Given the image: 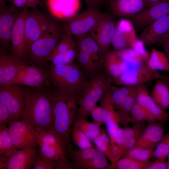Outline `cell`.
I'll return each instance as SVG.
<instances>
[{
	"label": "cell",
	"instance_id": "ffe728a7",
	"mask_svg": "<svg viewBox=\"0 0 169 169\" xmlns=\"http://www.w3.org/2000/svg\"><path fill=\"white\" fill-rule=\"evenodd\" d=\"M169 13V0H161L154 5L130 16L138 28H144L155 21Z\"/></svg>",
	"mask_w": 169,
	"mask_h": 169
},
{
	"label": "cell",
	"instance_id": "11a10c76",
	"mask_svg": "<svg viewBox=\"0 0 169 169\" xmlns=\"http://www.w3.org/2000/svg\"><path fill=\"white\" fill-rule=\"evenodd\" d=\"M168 156V161H167V169H169V155Z\"/></svg>",
	"mask_w": 169,
	"mask_h": 169
},
{
	"label": "cell",
	"instance_id": "e0dca14e",
	"mask_svg": "<svg viewBox=\"0 0 169 169\" xmlns=\"http://www.w3.org/2000/svg\"><path fill=\"white\" fill-rule=\"evenodd\" d=\"M28 8L23 9L18 15L11 35L12 53L16 58L26 61L28 46L25 21Z\"/></svg>",
	"mask_w": 169,
	"mask_h": 169
},
{
	"label": "cell",
	"instance_id": "8fae6325",
	"mask_svg": "<svg viewBox=\"0 0 169 169\" xmlns=\"http://www.w3.org/2000/svg\"><path fill=\"white\" fill-rule=\"evenodd\" d=\"M56 22L51 17L36 8L28 9L25 21L28 48L33 42L46 34Z\"/></svg>",
	"mask_w": 169,
	"mask_h": 169
},
{
	"label": "cell",
	"instance_id": "c3c4849f",
	"mask_svg": "<svg viewBox=\"0 0 169 169\" xmlns=\"http://www.w3.org/2000/svg\"><path fill=\"white\" fill-rule=\"evenodd\" d=\"M28 0H8L13 5L18 8H22L23 9L28 8L27 3Z\"/></svg>",
	"mask_w": 169,
	"mask_h": 169
},
{
	"label": "cell",
	"instance_id": "d6986e66",
	"mask_svg": "<svg viewBox=\"0 0 169 169\" xmlns=\"http://www.w3.org/2000/svg\"><path fill=\"white\" fill-rule=\"evenodd\" d=\"M137 39L133 24L129 20L122 19L116 24L111 42L115 50L132 49Z\"/></svg>",
	"mask_w": 169,
	"mask_h": 169
},
{
	"label": "cell",
	"instance_id": "f5cc1de1",
	"mask_svg": "<svg viewBox=\"0 0 169 169\" xmlns=\"http://www.w3.org/2000/svg\"><path fill=\"white\" fill-rule=\"evenodd\" d=\"M161 79H163L166 83L169 88V74L167 75L163 74Z\"/></svg>",
	"mask_w": 169,
	"mask_h": 169
},
{
	"label": "cell",
	"instance_id": "52a82bcc",
	"mask_svg": "<svg viewBox=\"0 0 169 169\" xmlns=\"http://www.w3.org/2000/svg\"><path fill=\"white\" fill-rule=\"evenodd\" d=\"M37 132V142L39 153L41 155L54 161L69 157L67 149L70 144H68L52 128Z\"/></svg>",
	"mask_w": 169,
	"mask_h": 169
},
{
	"label": "cell",
	"instance_id": "7dc6e473",
	"mask_svg": "<svg viewBox=\"0 0 169 169\" xmlns=\"http://www.w3.org/2000/svg\"><path fill=\"white\" fill-rule=\"evenodd\" d=\"M160 43L163 48L164 53L169 59V32L164 37Z\"/></svg>",
	"mask_w": 169,
	"mask_h": 169
},
{
	"label": "cell",
	"instance_id": "d4e9b609",
	"mask_svg": "<svg viewBox=\"0 0 169 169\" xmlns=\"http://www.w3.org/2000/svg\"><path fill=\"white\" fill-rule=\"evenodd\" d=\"M110 3L111 11L117 17L130 16L146 8L145 0H111Z\"/></svg>",
	"mask_w": 169,
	"mask_h": 169
},
{
	"label": "cell",
	"instance_id": "f907efd6",
	"mask_svg": "<svg viewBox=\"0 0 169 169\" xmlns=\"http://www.w3.org/2000/svg\"><path fill=\"white\" fill-rule=\"evenodd\" d=\"M40 0H28L27 7L34 9L36 8L38 5L40 4Z\"/></svg>",
	"mask_w": 169,
	"mask_h": 169
},
{
	"label": "cell",
	"instance_id": "6f0895ef",
	"mask_svg": "<svg viewBox=\"0 0 169 169\" xmlns=\"http://www.w3.org/2000/svg\"><path fill=\"white\" fill-rule=\"evenodd\" d=\"M43 0L45 1L46 0Z\"/></svg>",
	"mask_w": 169,
	"mask_h": 169
},
{
	"label": "cell",
	"instance_id": "603a6c76",
	"mask_svg": "<svg viewBox=\"0 0 169 169\" xmlns=\"http://www.w3.org/2000/svg\"><path fill=\"white\" fill-rule=\"evenodd\" d=\"M28 63L26 61L16 58L12 53L0 52V86L8 84L21 68Z\"/></svg>",
	"mask_w": 169,
	"mask_h": 169
},
{
	"label": "cell",
	"instance_id": "db71d44e",
	"mask_svg": "<svg viewBox=\"0 0 169 169\" xmlns=\"http://www.w3.org/2000/svg\"><path fill=\"white\" fill-rule=\"evenodd\" d=\"M8 0H0V6H2L7 4Z\"/></svg>",
	"mask_w": 169,
	"mask_h": 169
},
{
	"label": "cell",
	"instance_id": "9a60e30c",
	"mask_svg": "<svg viewBox=\"0 0 169 169\" xmlns=\"http://www.w3.org/2000/svg\"><path fill=\"white\" fill-rule=\"evenodd\" d=\"M163 74L151 69L146 62L124 71L113 82L118 85H137L151 80L161 79Z\"/></svg>",
	"mask_w": 169,
	"mask_h": 169
},
{
	"label": "cell",
	"instance_id": "d6a6232c",
	"mask_svg": "<svg viewBox=\"0 0 169 169\" xmlns=\"http://www.w3.org/2000/svg\"><path fill=\"white\" fill-rule=\"evenodd\" d=\"M136 86L126 85L118 87L111 85L110 90L112 101L116 110L119 109L125 99Z\"/></svg>",
	"mask_w": 169,
	"mask_h": 169
},
{
	"label": "cell",
	"instance_id": "cb8c5ba5",
	"mask_svg": "<svg viewBox=\"0 0 169 169\" xmlns=\"http://www.w3.org/2000/svg\"><path fill=\"white\" fill-rule=\"evenodd\" d=\"M136 102L146 110L153 121H169V114L155 102L144 84L139 86Z\"/></svg>",
	"mask_w": 169,
	"mask_h": 169
},
{
	"label": "cell",
	"instance_id": "1f68e13d",
	"mask_svg": "<svg viewBox=\"0 0 169 169\" xmlns=\"http://www.w3.org/2000/svg\"><path fill=\"white\" fill-rule=\"evenodd\" d=\"M74 125L77 126L91 141H93L99 134L101 124L95 121L89 122L87 119H77Z\"/></svg>",
	"mask_w": 169,
	"mask_h": 169
},
{
	"label": "cell",
	"instance_id": "ab89813d",
	"mask_svg": "<svg viewBox=\"0 0 169 169\" xmlns=\"http://www.w3.org/2000/svg\"><path fill=\"white\" fill-rule=\"evenodd\" d=\"M130 115L132 122L137 124L146 121L149 123L153 121L146 110L137 102L132 108Z\"/></svg>",
	"mask_w": 169,
	"mask_h": 169
},
{
	"label": "cell",
	"instance_id": "6da1fadb",
	"mask_svg": "<svg viewBox=\"0 0 169 169\" xmlns=\"http://www.w3.org/2000/svg\"><path fill=\"white\" fill-rule=\"evenodd\" d=\"M27 97L21 120L30 124L37 131L51 129L53 122L50 86L26 87Z\"/></svg>",
	"mask_w": 169,
	"mask_h": 169
},
{
	"label": "cell",
	"instance_id": "e575fe53",
	"mask_svg": "<svg viewBox=\"0 0 169 169\" xmlns=\"http://www.w3.org/2000/svg\"><path fill=\"white\" fill-rule=\"evenodd\" d=\"M93 142L97 149L109 159L111 163L115 162L110 148V138L105 130L101 129L99 134Z\"/></svg>",
	"mask_w": 169,
	"mask_h": 169
},
{
	"label": "cell",
	"instance_id": "74e56055",
	"mask_svg": "<svg viewBox=\"0 0 169 169\" xmlns=\"http://www.w3.org/2000/svg\"><path fill=\"white\" fill-rule=\"evenodd\" d=\"M154 151L138 147H133L129 149L122 157L127 156L139 161H146L154 157Z\"/></svg>",
	"mask_w": 169,
	"mask_h": 169
},
{
	"label": "cell",
	"instance_id": "f1b7e54d",
	"mask_svg": "<svg viewBox=\"0 0 169 169\" xmlns=\"http://www.w3.org/2000/svg\"><path fill=\"white\" fill-rule=\"evenodd\" d=\"M151 96L155 102L164 110L169 108V88L163 79H158L153 87Z\"/></svg>",
	"mask_w": 169,
	"mask_h": 169
},
{
	"label": "cell",
	"instance_id": "d590c367",
	"mask_svg": "<svg viewBox=\"0 0 169 169\" xmlns=\"http://www.w3.org/2000/svg\"><path fill=\"white\" fill-rule=\"evenodd\" d=\"M72 36L68 33L63 32L60 38L53 49L49 59L57 54L75 48V42Z\"/></svg>",
	"mask_w": 169,
	"mask_h": 169
},
{
	"label": "cell",
	"instance_id": "ba28073f",
	"mask_svg": "<svg viewBox=\"0 0 169 169\" xmlns=\"http://www.w3.org/2000/svg\"><path fill=\"white\" fill-rule=\"evenodd\" d=\"M67 152L74 169H110V165L106 157L94 147L78 150L71 144L68 147Z\"/></svg>",
	"mask_w": 169,
	"mask_h": 169
},
{
	"label": "cell",
	"instance_id": "60d3db41",
	"mask_svg": "<svg viewBox=\"0 0 169 169\" xmlns=\"http://www.w3.org/2000/svg\"><path fill=\"white\" fill-rule=\"evenodd\" d=\"M155 158L165 159L169 155V133L164 135L154 151Z\"/></svg>",
	"mask_w": 169,
	"mask_h": 169
},
{
	"label": "cell",
	"instance_id": "8d00e7d4",
	"mask_svg": "<svg viewBox=\"0 0 169 169\" xmlns=\"http://www.w3.org/2000/svg\"><path fill=\"white\" fill-rule=\"evenodd\" d=\"M76 56L77 51L74 48L54 55L49 61L54 65L70 64L74 63Z\"/></svg>",
	"mask_w": 169,
	"mask_h": 169
},
{
	"label": "cell",
	"instance_id": "5bb4252c",
	"mask_svg": "<svg viewBox=\"0 0 169 169\" xmlns=\"http://www.w3.org/2000/svg\"><path fill=\"white\" fill-rule=\"evenodd\" d=\"M9 84H18L36 88L51 86L46 69L28 63L21 68Z\"/></svg>",
	"mask_w": 169,
	"mask_h": 169
},
{
	"label": "cell",
	"instance_id": "7a4b0ae2",
	"mask_svg": "<svg viewBox=\"0 0 169 169\" xmlns=\"http://www.w3.org/2000/svg\"><path fill=\"white\" fill-rule=\"evenodd\" d=\"M50 87L53 122L52 128L68 144L78 115L79 96Z\"/></svg>",
	"mask_w": 169,
	"mask_h": 169
},
{
	"label": "cell",
	"instance_id": "f546056e",
	"mask_svg": "<svg viewBox=\"0 0 169 169\" xmlns=\"http://www.w3.org/2000/svg\"><path fill=\"white\" fill-rule=\"evenodd\" d=\"M146 63L151 69L169 73V59L164 53L153 48Z\"/></svg>",
	"mask_w": 169,
	"mask_h": 169
},
{
	"label": "cell",
	"instance_id": "5b68a950",
	"mask_svg": "<svg viewBox=\"0 0 169 169\" xmlns=\"http://www.w3.org/2000/svg\"><path fill=\"white\" fill-rule=\"evenodd\" d=\"M77 38L75 43L77 64L84 76L90 78L101 70L105 56L89 32Z\"/></svg>",
	"mask_w": 169,
	"mask_h": 169
},
{
	"label": "cell",
	"instance_id": "f35d334b",
	"mask_svg": "<svg viewBox=\"0 0 169 169\" xmlns=\"http://www.w3.org/2000/svg\"><path fill=\"white\" fill-rule=\"evenodd\" d=\"M71 135L73 142L80 149H85L94 147L91 141L74 125L72 127Z\"/></svg>",
	"mask_w": 169,
	"mask_h": 169
},
{
	"label": "cell",
	"instance_id": "484cf974",
	"mask_svg": "<svg viewBox=\"0 0 169 169\" xmlns=\"http://www.w3.org/2000/svg\"><path fill=\"white\" fill-rule=\"evenodd\" d=\"M91 115L94 121L101 125L110 120L115 121L124 127L128 126L131 122L130 115H127L120 110H111L96 105L92 110Z\"/></svg>",
	"mask_w": 169,
	"mask_h": 169
},
{
	"label": "cell",
	"instance_id": "9c48e42d",
	"mask_svg": "<svg viewBox=\"0 0 169 169\" xmlns=\"http://www.w3.org/2000/svg\"><path fill=\"white\" fill-rule=\"evenodd\" d=\"M25 86L18 84L0 86V103L8 110L12 120L20 119L27 97Z\"/></svg>",
	"mask_w": 169,
	"mask_h": 169
},
{
	"label": "cell",
	"instance_id": "9f6ffc18",
	"mask_svg": "<svg viewBox=\"0 0 169 169\" xmlns=\"http://www.w3.org/2000/svg\"><path fill=\"white\" fill-rule=\"evenodd\" d=\"M109 0V1L110 2V1L111 0Z\"/></svg>",
	"mask_w": 169,
	"mask_h": 169
},
{
	"label": "cell",
	"instance_id": "ac0fdd59",
	"mask_svg": "<svg viewBox=\"0 0 169 169\" xmlns=\"http://www.w3.org/2000/svg\"><path fill=\"white\" fill-rule=\"evenodd\" d=\"M115 27L116 24L112 17L105 14L89 32L104 56L109 51Z\"/></svg>",
	"mask_w": 169,
	"mask_h": 169
},
{
	"label": "cell",
	"instance_id": "7402d4cb",
	"mask_svg": "<svg viewBox=\"0 0 169 169\" xmlns=\"http://www.w3.org/2000/svg\"><path fill=\"white\" fill-rule=\"evenodd\" d=\"M143 28L140 38L144 44L150 45L160 43L169 32V13Z\"/></svg>",
	"mask_w": 169,
	"mask_h": 169
},
{
	"label": "cell",
	"instance_id": "4316f807",
	"mask_svg": "<svg viewBox=\"0 0 169 169\" xmlns=\"http://www.w3.org/2000/svg\"><path fill=\"white\" fill-rule=\"evenodd\" d=\"M146 126L139 123L132 127L120 128L113 136L109 138L111 152L115 148L128 140L139 136Z\"/></svg>",
	"mask_w": 169,
	"mask_h": 169
},
{
	"label": "cell",
	"instance_id": "f6af8a7d",
	"mask_svg": "<svg viewBox=\"0 0 169 169\" xmlns=\"http://www.w3.org/2000/svg\"><path fill=\"white\" fill-rule=\"evenodd\" d=\"M11 120V116L8 110L0 103V125H7Z\"/></svg>",
	"mask_w": 169,
	"mask_h": 169
},
{
	"label": "cell",
	"instance_id": "681fc988",
	"mask_svg": "<svg viewBox=\"0 0 169 169\" xmlns=\"http://www.w3.org/2000/svg\"><path fill=\"white\" fill-rule=\"evenodd\" d=\"M103 0H85L87 8H98Z\"/></svg>",
	"mask_w": 169,
	"mask_h": 169
},
{
	"label": "cell",
	"instance_id": "4fadbf2b",
	"mask_svg": "<svg viewBox=\"0 0 169 169\" xmlns=\"http://www.w3.org/2000/svg\"><path fill=\"white\" fill-rule=\"evenodd\" d=\"M21 11L12 4L0 6V52H12L11 35L17 17Z\"/></svg>",
	"mask_w": 169,
	"mask_h": 169
},
{
	"label": "cell",
	"instance_id": "2e32d148",
	"mask_svg": "<svg viewBox=\"0 0 169 169\" xmlns=\"http://www.w3.org/2000/svg\"><path fill=\"white\" fill-rule=\"evenodd\" d=\"M38 145L21 149L8 156L0 155V169H31L39 153Z\"/></svg>",
	"mask_w": 169,
	"mask_h": 169
},
{
	"label": "cell",
	"instance_id": "680465c9",
	"mask_svg": "<svg viewBox=\"0 0 169 169\" xmlns=\"http://www.w3.org/2000/svg\"><path fill=\"white\" fill-rule=\"evenodd\" d=\"M85 0H84V1Z\"/></svg>",
	"mask_w": 169,
	"mask_h": 169
},
{
	"label": "cell",
	"instance_id": "30bf717a",
	"mask_svg": "<svg viewBox=\"0 0 169 169\" xmlns=\"http://www.w3.org/2000/svg\"><path fill=\"white\" fill-rule=\"evenodd\" d=\"M105 14L98 8H87L67 20L63 26V32L76 37L83 35L89 32Z\"/></svg>",
	"mask_w": 169,
	"mask_h": 169
},
{
	"label": "cell",
	"instance_id": "bcb514c9",
	"mask_svg": "<svg viewBox=\"0 0 169 169\" xmlns=\"http://www.w3.org/2000/svg\"><path fill=\"white\" fill-rule=\"evenodd\" d=\"M167 163L165 159L155 158V160L146 168V169H167Z\"/></svg>",
	"mask_w": 169,
	"mask_h": 169
},
{
	"label": "cell",
	"instance_id": "7c38bea8",
	"mask_svg": "<svg viewBox=\"0 0 169 169\" xmlns=\"http://www.w3.org/2000/svg\"><path fill=\"white\" fill-rule=\"evenodd\" d=\"M7 128L13 144L17 149L38 146L37 131L27 122L21 120H11Z\"/></svg>",
	"mask_w": 169,
	"mask_h": 169
},
{
	"label": "cell",
	"instance_id": "8992f818",
	"mask_svg": "<svg viewBox=\"0 0 169 169\" xmlns=\"http://www.w3.org/2000/svg\"><path fill=\"white\" fill-rule=\"evenodd\" d=\"M63 33V26L56 22L46 34L29 46L26 61L30 64L45 69L51 53Z\"/></svg>",
	"mask_w": 169,
	"mask_h": 169
},
{
	"label": "cell",
	"instance_id": "836d02e7",
	"mask_svg": "<svg viewBox=\"0 0 169 169\" xmlns=\"http://www.w3.org/2000/svg\"><path fill=\"white\" fill-rule=\"evenodd\" d=\"M19 150L13 144L7 125H0V155L8 156Z\"/></svg>",
	"mask_w": 169,
	"mask_h": 169
},
{
	"label": "cell",
	"instance_id": "b9f144b4",
	"mask_svg": "<svg viewBox=\"0 0 169 169\" xmlns=\"http://www.w3.org/2000/svg\"><path fill=\"white\" fill-rule=\"evenodd\" d=\"M139 85H137L127 97L119 110L124 114L130 115L131 110L136 102Z\"/></svg>",
	"mask_w": 169,
	"mask_h": 169
},
{
	"label": "cell",
	"instance_id": "3957f363",
	"mask_svg": "<svg viewBox=\"0 0 169 169\" xmlns=\"http://www.w3.org/2000/svg\"><path fill=\"white\" fill-rule=\"evenodd\" d=\"M113 78L105 70L86 79L79 95L77 119H87L104 95L109 89Z\"/></svg>",
	"mask_w": 169,
	"mask_h": 169
},
{
	"label": "cell",
	"instance_id": "7bdbcfd3",
	"mask_svg": "<svg viewBox=\"0 0 169 169\" xmlns=\"http://www.w3.org/2000/svg\"><path fill=\"white\" fill-rule=\"evenodd\" d=\"M33 169H54V161L44 156L39 153Z\"/></svg>",
	"mask_w": 169,
	"mask_h": 169
},
{
	"label": "cell",
	"instance_id": "4dcf8cb0",
	"mask_svg": "<svg viewBox=\"0 0 169 169\" xmlns=\"http://www.w3.org/2000/svg\"><path fill=\"white\" fill-rule=\"evenodd\" d=\"M151 162L150 161H142L129 157H123L111 163L110 169H146Z\"/></svg>",
	"mask_w": 169,
	"mask_h": 169
},
{
	"label": "cell",
	"instance_id": "44dd1931",
	"mask_svg": "<svg viewBox=\"0 0 169 169\" xmlns=\"http://www.w3.org/2000/svg\"><path fill=\"white\" fill-rule=\"evenodd\" d=\"M165 123V122L161 121L149 122L140 135L133 147L154 150L164 136Z\"/></svg>",
	"mask_w": 169,
	"mask_h": 169
},
{
	"label": "cell",
	"instance_id": "ee69618b",
	"mask_svg": "<svg viewBox=\"0 0 169 169\" xmlns=\"http://www.w3.org/2000/svg\"><path fill=\"white\" fill-rule=\"evenodd\" d=\"M100 106L108 110H116L114 105L111 91L109 89L99 100Z\"/></svg>",
	"mask_w": 169,
	"mask_h": 169
},
{
	"label": "cell",
	"instance_id": "277c9868",
	"mask_svg": "<svg viewBox=\"0 0 169 169\" xmlns=\"http://www.w3.org/2000/svg\"><path fill=\"white\" fill-rule=\"evenodd\" d=\"M45 69L51 86L79 96L86 79L77 63L58 65L51 64L46 65Z\"/></svg>",
	"mask_w": 169,
	"mask_h": 169
},
{
	"label": "cell",
	"instance_id": "83f0119b",
	"mask_svg": "<svg viewBox=\"0 0 169 169\" xmlns=\"http://www.w3.org/2000/svg\"><path fill=\"white\" fill-rule=\"evenodd\" d=\"M124 61L115 50L108 51L105 54L103 64L105 70L113 79L118 77L124 71L122 67Z\"/></svg>",
	"mask_w": 169,
	"mask_h": 169
},
{
	"label": "cell",
	"instance_id": "816d5d0a",
	"mask_svg": "<svg viewBox=\"0 0 169 169\" xmlns=\"http://www.w3.org/2000/svg\"><path fill=\"white\" fill-rule=\"evenodd\" d=\"M161 0H145L146 8L157 3Z\"/></svg>",
	"mask_w": 169,
	"mask_h": 169
}]
</instances>
